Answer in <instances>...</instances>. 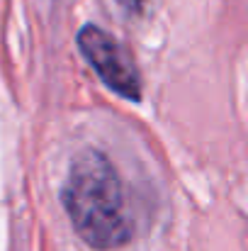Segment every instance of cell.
<instances>
[{
	"instance_id": "1",
	"label": "cell",
	"mask_w": 248,
	"mask_h": 251,
	"mask_svg": "<svg viewBox=\"0 0 248 251\" xmlns=\"http://www.w3.org/2000/svg\"><path fill=\"white\" fill-rule=\"evenodd\" d=\"M61 202L73 229L88 247L110 251L132 239L122 178L102 151L88 149L71 161Z\"/></svg>"
},
{
	"instance_id": "2",
	"label": "cell",
	"mask_w": 248,
	"mask_h": 251,
	"mask_svg": "<svg viewBox=\"0 0 248 251\" xmlns=\"http://www.w3.org/2000/svg\"><path fill=\"white\" fill-rule=\"evenodd\" d=\"M83 59L97 71L100 81L127 100H141V78L124 47L97 25H85L78 32Z\"/></svg>"
},
{
	"instance_id": "3",
	"label": "cell",
	"mask_w": 248,
	"mask_h": 251,
	"mask_svg": "<svg viewBox=\"0 0 248 251\" xmlns=\"http://www.w3.org/2000/svg\"><path fill=\"white\" fill-rule=\"evenodd\" d=\"M119 2H122V7L129 10V12H139L141 5H144V0H119Z\"/></svg>"
}]
</instances>
